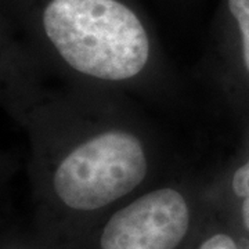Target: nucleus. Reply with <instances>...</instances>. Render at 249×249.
Here are the masks:
<instances>
[{
  "mask_svg": "<svg viewBox=\"0 0 249 249\" xmlns=\"http://www.w3.org/2000/svg\"><path fill=\"white\" fill-rule=\"evenodd\" d=\"M43 28L64 61L97 79H130L150 57L140 19L118 0H52Z\"/></svg>",
  "mask_w": 249,
  "mask_h": 249,
  "instance_id": "1",
  "label": "nucleus"
},
{
  "mask_svg": "<svg viewBox=\"0 0 249 249\" xmlns=\"http://www.w3.org/2000/svg\"><path fill=\"white\" fill-rule=\"evenodd\" d=\"M199 249H238L235 241L226 234H216L202 242Z\"/></svg>",
  "mask_w": 249,
  "mask_h": 249,
  "instance_id": "6",
  "label": "nucleus"
},
{
  "mask_svg": "<svg viewBox=\"0 0 249 249\" xmlns=\"http://www.w3.org/2000/svg\"><path fill=\"white\" fill-rule=\"evenodd\" d=\"M147 170L140 140L124 130H111L70 152L54 173L53 187L67 206L96 211L132 193Z\"/></svg>",
  "mask_w": 249,
  "mask_h": 249,
  "instance_id": "2",
  "label": "nucleus"
},
{
  "mask_svg": "<svg viewBox=\"0 0 249 249\" xmlns=\"http://www.w3.org/2000/svg\"><path fill=\"white\" fill-rule=\"evenodd\" d=\"M232 190L237 196L249 199V160L235 170L232 176Z\"/></svg>",
  "mask_w": 249,
  "mask_h": 249,
  "instance_id": "5",
  "label": "nucleus"
},
{
  "mask_svg": "<svg viewBox=\"0 0 249 249\" xmlns=\"http://www.w3.org/2000/svg\"><path fill=\"white\" fill-rule=\"evenodd\" d=\"M190 211L173 188L144 194L119 209L106 224L101 249H175L186 237Z\"/></svg>",
  "mask_w": 249,
  "mask_h": 249,
  "instance_id": "3",
  "label": "nucleus"
},
{
  "mask_svg": "<svg viewBox=\"0 0 249 249\" xmlns=\"http://www.w3.org/2000/svg\"><path fill=\"white\" fill-rule=\"evenodd\" d=\"M229 9L240 27L244 64L249 73V0H229Z\"/></svg>",
  "mask_w": 249,
  "mask_h": 249,
  "instance_id": "4",
  "label": "nucleus"
}]
</instances>
